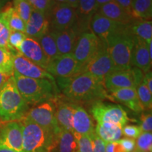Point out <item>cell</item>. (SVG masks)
Here are the masks:
<instances>
[{
	"instance_id": "4316f807",
	"label": "cell",
	"mask_w": 152,
	"mask_h": 152,
	"mask_svg": "<svg viewBox=\"0 0 152 152\" xmlns=\"http://www.w3.org/2000/svg\"><path fill=\"white\" fill-rule=\"evenodd\" d=\"M54 148L57 152H79L77 139L71 131H59L56 135Z\"/></svg>"
},
{
	"instance_id": "816d5d0a",
	"label": "cell",
	"mask_w": 152,
	"mask_h": 152,
	"mask_svg": "<svg viewBox=\"0 0 152 152\" xmlns=\"http://www.w3.org/2000/svg\"><path fill=\"white\" fill-rule=\"evenodd\" d=\"M6 2V0H0V11H1V9L4 7V5L6 4H5Z\"/></svg>"
},
{
	"instance_id": "8fae6325",
	"label": "cell",
	"mask_w": 152,
	"mask_h": 152,
	"mask_svg": "<svg viewBox=\"0 0 152 152\" xmlns=\"http://www.w3.org/2000/svg\"><path fill=\"white\" fill-rule=\"evenodd\" d=\"M102 45L99 38L91 30L85 32L79 35L73 55L84 68L96 54Z\"/></svg>"
},
{
	"instance_id": "74e56055",
	"label": "cell",
	"mask_w": 152,
	"mask_h": 152,
	"mask_svg": "<svg viewBox=\"0 0 152 152\" xmlns=\"http://www.w3.org/2000/svg\"><path fill=\"white\" fill-rule=\"evenodd\" d=\"M123 135L128 138L137 139L142 133V130L139 125H125L122 128Z\"/></svg>"
},
{
	"instance_id": "52a82bcc",
	"label": "cell",
	"mask_w": 152,
	"mask_h": 152,
	"mask_svg": "<svg viewBox=\"0 0 152 152\" xmlns=\"http://www.w3.org/2000/svg\"><path fill=\"white\" fill-rule=\"evenodd\" d=\"M90 112L97 123H113L123 128L129 121L126 111L117 104L96 101L91 106Z\"/></svg>"
},
{
	"instance_id": "f1b7e54d",
	"label": "cell",
	"mask_w": 152,
	"mask_h": 152,
	"mask_svg": "<svg viewBox=\"0 0 152 152\" xmlns=\"http://www.w3.org/2000/svg\"><path fill=\"white\" fill-rule=\"evenodd\" d=\"M132 14L139 20H151L152 17V0H131Z\"/></svg>"
},
{
	"instance_id": "f546056e",
	"label": "cell",
	"mask_w": 152,
	"mask_h": 152,
	"mask_svg": "<svg viewBox=\"0 0 152 152\" xmlns=\"http://www.w3.org/2000/svg\"><path fill=\"white\" fill-rule=\"evenodd\" d=\"M37 42H39L44 53L48 58L49 61L59 56L54 38L49 31L45 35H43Z\"/></svg>"
},
{
	"instance_id": "ba28073f",
	"label": "cell",
	"mask_w": 152,
	"mask_h": 152,
	"mask_svg": "<svg viewBox=\"0 0 152 152\" xmlns=\"http://www.w3.org/2000/svg\"><path fill=\"white\" fill-rule=\"evenodd\" d=\"M47 17L49 22V31H62L75 25V9L68 4H58L52 1Z\"/></svg>"
},
{
	"instance_id": "cb8c5ba5",
	"label": "cell",
	"mask_w": 152,
	"mask_h": 152,
	"mask_svg": "<svg viewBox=\"0 0 152 152\" xmlns=\"http://www.w3.org/2000/svg\"><path fill=\"white\" fill-rule=\"evenodd\" d=\"M110 99L116 101L126 106L135 113L143 111L135 88H123L109 92Z\"/></svg>"
},
{
	"instance_id": "5b68a950",
	"label": "cell",
	"mask_w": 152,
	"mask_h": 152,
	"mask_svg": "<svg viewBox=\"0 0 152 152\" xmlns=\"http://www.w3.org/2000/svg\"><path fill=\"white\" fill-rule=\"evenodd\" d=\"M134 44V35L127 29L111 38L106 44V47L113 60L116 70H126L130 68L131 54Z\"/></svg>"
},
{
	"instance_id": "9c48e42d",
	"label": "cell",
	"mask_w": 152,
	"mask_h": 152,
	"mask_svg": "<svg viewBox=\"0 0 152 152\" xmlns=\"http://www.w3.org/2000/svg\"><path fill=\"white\" fill-rule=\"evenodd\" d=\"M46 71L53 77L68 78L83 72V66L75 59L73 54L59 55L49 61Z\"/></svg>"
},
{
	"instance_id": "4dcf8cb0",
	"label": "cell",
	"mask_w": 152,
	"mask_h": 152,
	"mask_svg": "<svg viewBox=\"0 0 152 152\" xmlns=\"http://www.w3.org/2000/svg\"><path fill=\"white\" fill-rule=\"evenodd\" d=\"M135 90L142 109L151 111L152 107V92L147 88L144 82H142L136 85Z\"/></svg>"
},
{
	"instance_id": "7a4b0ae2",
	"label": "cell",
	"mask_w": 152,
	"mask_h": 152,
	"mask_svg": "<svg viewBox=\"0 0 152 152\" xmlns=\"http://www.w3.org/2000/svg\"><path fill=\"white\" fill-rule=\"evenodd\" d=\"M13 77L19 93L28 105H38L58 96L56 83L47 79L25 77L16 72Z\"/></svg>"
},
{
	"instance_id": "60d3db41",
	"label": "cell",
	"mask_w": 152,
	"mask_h": 152,
	"mask_svg": "<svg viewBox=\"0 0 152 152\" xmlns=\"http://www.w3.org/2000/svg\"><path fill=\"white\" fill-rule=\"evenodd\" d=\"M10 33L11 30L9 29L8 26L4 23L3 27L0 30V47L8 49L9 39Z\"/></svg>"
},
{
	"instance_id": "6da1fadb",
	"label": "cell",
	"mask_w": 152,
	"mask_h": 152,
	"mask_svg": "<svg viewBox=\"0 0 152 152\" xmlns=\"http://www.w3.org/2000/svg\"><path fill=\"white\" fill-rule=\"evenodd\" d=\"M57 83L64 96L75 103L110 99L104 81L88 73H82L68 78L58 77Z\"/></svg>"
},
{
	"instance_id": "8d00e7d4",
	"label": "cell",
	"mask_w": 152,
	"mask_h": 152,
	"mask_svg": "<svg viewBox=\"0 0 152 152\" xmlns=\"http://www.w3.org/2000/svg\"><path fill=\"white\" fill-rule=\"evenodd\" d=\"M27 1L33 10L42 13L47 16L52 3L51 0H27Z\"/></svg>"
},
{
	"instance_id": "ac0fdd59",
	"label": "cell",
	"mask_w": 152,
	"mask_h": 152,
	"mask_svg": "<svg viewBox=\"0 0 152 152\" xmlns=\"http://www.w3.org/2000/svg\"><path fill=\"white\" fill-rule=\"evenodd\" d=\"M56 106V120L59 130L73 132V115L75 102L64 99L57 96L54 99Z\"/></svg>"
},
{
	"instance_id": "11a10c76",
	"label": "cell",
	"mask_w": 152,
	"mask_h": 152,
	"mask_svg": "<svg viewBox=\"0 0 152 152\" xmlns=\"http://www.w3.org/2000/svg\"><path fill=\"white\" fill-rule=\"evenodd\" d=\"M51 1H52V0H51Z\"/></svg>"
},
{
	"instance_id": "9a60e30c",
	"label": "cell",
	"mask_w": 152,
	"mask_h": 152,
	"mask_svg": "<svg viewBox=\"0 0 152 152\" xmlns=\"http://www.w3.org/2000/svg\"><path fill=\"white\" fill-rule=\"evenodd\" d=\"M0 144L17 152H23L22 128L20 123L7 122L0 128Z\"/></svg>"
},
{
	"instance_id": "d6a6232c",
	"label": "cell",
	"mask_w": 152,
	"mask_h": 152,
	"mask_svg": "<svg viewBox=\"0 0 152 152\" xmlns=\"http://www.w3.org/2000/svg\"><path fill=\"white\" fill-rule=\"evenodd\" d=\"M27 36L24 33L20 31L11 30L10 36L9 39V48L8 50L15 55L19 52V49L21 46V44Z\"/></svg>"
},
{
	"instance_id": "1f68e13d",
	"label": "cell",
	"mask_w": 152,
	"mask_h": 152,
	"mask_svg": "<svg viewBox=\"0 0 152 152\" xmlns=\"http://www.w3.org/2000/svg\"><path fill=\"white\" fill-rule=\"evenodd\" d=\"M14 55L7 49L0 47V72L9 76L14 75Z\"/></svg>"
},
{
	"instance_id": "836d02e7",
	"label": "cell",
	"mask_w": 152,
	"mask_h": 152,
	"mask_svg": "<svg viewBox=\"0 0 152 152\" xmlns=\"http://www.w3.org/2000/svg\"><path fill=\"white\" fill-rule=\"evenodd\" d=\"M13 4L15 10L26 23L33 11L31 6L27 0H13Z\"/></svg>"
},
{
	"instance_id": "f907efd6",
	"label": "cell",
	"mask_w": 152,
	"mask_h": 152,
	"mask_svg": "<svg viewBox=\"0 0 152 152\" xmlns=\"http://www.w3.org/2000/svg\"><path fill=\"white\" fill-rule=\"evenodd\" d=\"M52 1H54L55 3H58V4H67V0H52Z\"/></svg>"
},
{
	"instance_id": "603a6c76",
	"label": "cell",
	"mask_w": 152,
	"mask_h": 152,
	"mask_svg": "<svg viewBox=\"0 0 152 152\" xmlns=\"http://www.w3.org/2000/svg\"><path fill=\"white\" fill-rule=\"evenodd\" d=\"M98 13L118 23L128 26L137 19L128 14L115 1H111L99 7Z\"/></svg>"
},
{
	"instance_id": "83f0119b",
	"label": "cell",
	"mask_w": 152,
	"mask_h": 152,
	"mask_svg": "<svg viewBox=\"0 0 152 152\" xmlns=\"http://www.w3.org/2000/svg\"><path fill=\"white\" fill-rule=\"evenodd\" d=\"M132 35L144 39L147 42L152 41V21L151 20H136L129 25Z\"/></svg>"
},
{
	"instance_id": "7bdbcfd3",
	"label": "cell",
	"mask_w": 152,
	"mask_h": 152,
	"mask_svg": "<svg viewBox=\"0 0 152 152\" xmlns=\"http://www.w3.org/2000/svg\"><path fill=\"white\" fill-rule=\"evenodd\" d=\"M106 152H126L118 142H106Z\"/></svg>"
},
{
	"instance_id": "d590c367",
	"label": "cell",
	"mask_w": 152,
	"mask_h": 152,
	"mask_svg": "<svg viewBox=\"0 0 152 152\" xmlns=\"http://www.w3.org/2000/svg\"><path fill=\"white\" fill-rule=\"evenodd\" d=\"M78 144L79 152H93L92 144L90 136L83 135L73 132Z\"/></svg>"
},
{
	"instance_id": "8992f818",
	"label": "cell",
	"mask_w": 152,
	"mask_h": 152,
	"mask_svg": "<svg viewBox=\"0 0 152 152\" xmlns=\"http://www.w3.org/2000/svg\"><path fill=\"white\" fill-rule=\"evenodd\" d=\"M55 114L56 106L54 99L34 106L28 110L25 116L40 126L46 132L56 137L60 130L57 126Z\"/></svg>"
},
{
	"instance_id": "e575fe53",
	"label": "cell",
	"mask_w": 152,
	"mask_h": 152,
	"mask_svg": "<svg viewBox=\"0 0 152 152\" xmlns=\"http://www.w3.org/2000/svg\"><path fill=\"white\" fill-rule=\"evenodd\" d=\"M135 149L144 152H151L152 151V133L142 132L137 138Z\"/></svg>"
},
{
	"instance_id": "5bb4252c",
	"label": "cell",
	"mask_w": 152,
	"mask_h": 152,
	"mask_svg": "<svg viewBox=\"0 0 152 152\" xmlns=\"http://www.w3.org/2000/svg\"><path fill=\"white\" fill-rule=\"evenodd\" d=\"M98 9L96 0H78V4L75 9V22L73 27L80 35L91 30V21Z\"/></svg>"
},
{
	"instance_id": "2e32d148",
	"label": "cell",
	"mask_w": 152,
	"mask_h": 152,
	"mask_svg": "<svg viewBox=\"0 0 152 152\" xmlns=\"http://www.w3.org/2000/svg\"><path fill=\"white\" fill-rule=\"evenodd\" d=\"M108 92L123 88H135V76L132 67L126 70H115L104 80Z\"/></svg>"
},
{
	"instance_id": "bcb514c9",
	"label": "cell",
	"mask_w": 152,
	"mask_h": 152,
	"mask_svg": "<svg viewBox=\"0 0 152 152\" xmlns=\"http://www.w3.org/2000/svg\"><path fill=\"white\" fill-rule=\"evenodd\" d=\"M10 77L11 76L0 72V89L3 87V85L5 84L6 82L8 80Z\"/></svg>"
},
{
	"instance_id": "e0dca14e",
	"label": "cell",
	"mask_w": 152,
	"mask_h": 152,
	"mask_svg": "<svg viewBox=\"0 0 152 152\" xmlns=\"http://www.w3.org/2000/svg\"><path fill=\"white\" fill-rule=\"evenodd\" d=\"M152 58L149 56L148 43L134 36V44L131 54V66L137 68L144 73L151 71Z\"/></svg>"
},
{
	"instance_id": "ab89813d",
	"label": "cell",
	"mask_w": 152,
	"mask_h": 152,
	"mask_svg": "<svg viewBox=\"0 0 152 152\" xmlns=\"http://www.w3.org/2000/svg\"><path fill=\"white\" fill-rule=\"evenodd\" d=\"M142 132H151L152 131V115L151 112L143 113L141 115V124L140 125Z\"/></svg>"
},
{
	"instance_id": "7c38bea8",
	"label": "cell",
	"mask_w": 152,
	"mask_h": 152,
	"mask_svg": "<svg viewBox=\"0 0 152 152\" xmlns=\"http://www.w3.org/2000/svg\"><path fill=\"white\" fill-rule=\"evenodd\" d=\"M115 70L116 68L113 60L106 47L102 44L96 54L85 64L83 73H88L104 81L106 76Z\"/></svg>"
},
{
	"instance_id": "484cf974",
	"label": "cell",
	"mask_w": 152,
	"mask_h": 152,
	"mask_svg": "<svg viewBox=\"0 0 152 152\" xmlns=\"http://www.w3.org/2000/svg\"><path fill=\"white\" fill-rule=\"evenodd\" d=\"M95 133L105 142H118L123 135L122 127L110 123H97Z\"/></svg>"
},
{
	"instance_id": "db71d44e",
	"label": "cell",
	"mask_w": 152,
	"mask_h": 152,
	"mask_svg": "<svg viewBox=\"0 0 152 152\" xmlns=\"http://www.w3.org/2000/svg\"><path fill=\"white\" fill-rule=\"evenodd\" d=\"M132 152H144V151H140V150H138V149H135L134 150V151H133Z\"/></svg>"
},
{
	"instance_id": "d4e9b609",
	"label": "cell",
	"mask_w": 152,
	"mask_h": 152,
	"mask_svg": "<svg viewBox=\"0 0 152 152\" xmlns=\"http://www.w3.org/2000/svg\"><path fill=\"white\" fill-rule=\"evenodd\" d=\"M4 21L8 26L9 29L14 31H20L25 33L26 23L15 10L11 3H7L0 11Z\"/></svg>"
},
{
	"instance_id": "f5cc1de1",
	"label": "cell",
	"mask_w": 152,
	"mask_h": 152,
	"mask_svg": "<svg viewBox=\"0 0 152 152\" xmlns=\"http://www.w3.org/2000/svg\"><path fill=\"white\" fill-rule=\"evenodd\" d=\"M4 24V22L2 16H1V14H0V30H1V28L3 27Z\"/></svg>"
},
{
	"instance_id": "4fadbf2b",
	"label": "cell",
	"mask_w": 152,
	"mask_h": 152,
	"mask_svg": "<svg viewBox=\"0 0 152 152\" xmlns=\"http://www.w3.org/2000/svg\"><path fill=\"white\" fill-rule=\"evenodd\" d=\"M14 71L23 76L30 78L47 79L55 83L54 77L46 70L39 67L23 56L20 52L14 55Z\"/></svg>"
},
{
	"instance_id": "f35d334b",
	"label": "cell",
	"mask_w": 152,
	"mask_h": 152,
	"mask_svg": "<svg viewBox=\"0 0 152 152\" xmlns=\"http://www.w3.org/2000/svg\"><path fill=\"white\" fill-rule=\"evenodd\" d=\"M90 137L92 141L93 152H106V142L102 140L95 132L91 134Z\"/></svg>"
},
{
	"instance_id": "30bf717a",
	"label": "cell",
	"mask_w": 152,
	"mask_h": 152,
	"mask_svg": "<svg viewBox=\"0 0 152 152\" xmlns=\"http://www.w3.org/2000/svg\"><path fill=\"white\" fill-rule=\"evenodd\" d=\"M128 26L113 21L96 12L91 21L90 30L106 46L112 37L126 30Z\"/></svg>"
},
{
	"instance_id": "3957f363",
	"label": "cell",
	"mask_w": 152,
	"mask_h": 152,
	"mask_svg": "<svg viewBox=\"0 0 152 152\" xmlns=\"http://www.w3.org/2000/svg\"><path fill=\"white\" fill-rule=\"evenodd\" d=\"M29 110L28 104L17 89L11 76L0 89V119L4 122L19 121Z\"/></svg>"
},
{
	"instance_id": "7402d4cb",
	"label": "cell",
	"mask_w": 152,
	"mask_h": 152,
	"mask_svg": "<svg viewBox=\"0 0 152 152\" xmlns=\"http://www.w3.org/2000/svg\"><path fill=\"white\" fill-rule=\"evenodd\" d=\"M52 34L59 55L73 54L80 34L74 27L62 31H49Z\"/></svg>"
},
{
	"instance_id": "c3c4849f",
	"label": "cell",
	"mask_w": 152,
	"mask_h": 152,
	"mask_svg": "<svg viewBox=\"0 0 152 152\" xmlns=\"http://www.w3.org/2000/svg\"><path fill=\"white\" fill-rule=\"evenodd\" d=\"M0 152H17V151L9 149V148L6 147L4 146L1 145V144H0Z\"/></svg>"
},
{
	"instance_id": "44dd1931",
	"label": "cell",
	"mask_w": 152,
	"mask_h": 152,
	"mask_svg": "<svg viewBox=\"0 0 152 152\" xmlns=\"http://www.w3.org/2000/svg\"><path fill=\"white\" fill-rule=\"evenodd\" d=\"M73 132L76 134L90 136L95 132L92 118L83 106L75 104L73 115Z\"/></svg>"
},
{
	"instance_id": "d6986e66",
	"label": "cell",
	"mask_w": 152,
	"mask_h": 152,
	"mask_svg": "<svg viewBox=\"0 0 152 152\" xmlns=\"http://www.w3.org/2000/svg\"><path fill=\"white\" fill-rule=\"evenodd\" d=\"M19 52L43 69L46 70L48 66L49 60L44 53L39 42L35 39L26 37L21 44Z\"/></svg>"
},
{
	"instance_id": "681fc988",
	"label": "cell",
	"mask_w": 152,
	"mask_h": 152,
	"mask_svg": "<svg viewBox=\"0 0 152 152\" xmlns=\"http://www.w3.org/2000/svg\"><path fill=\"white\" fill-rule=\"evenodd\" d=\"M113 1V0H96V4H97L98 5V7H101V6L104 4L110 2V1Z\"/></svg>"
},
{
	"instance_id": "ffe728a7",
	"label": "cell",
	"mask_w": 152,
	"mask_h": 152,
	"mask_svg": "<svg viewBox=\"0 0 152 152\" xmlns=\"http://www.w3.org/2000/svg\"><path fill=\"white\" fill-rule=\"evenodd\" d=\"M49 31V22L46 15L33 9L29 20L26 23V35L38 41Z\"/></svg>"
},
{
	"instance_id": "ee69618b",
	"label": "cell",
	"mask_w": 152,
	"mask_h": 152,
	"mask_svg": "<svg viewBox=\"0 0 152 152\" xmlns=\"http://www.w3.org/2000/svg\"><path fill=\"white\" fill-rule=\"evenodd\" d=\"M113 1L118 4L125 11H126L128 14L132 16V8H131V0H113Z\"/></svg>"
},
{
	"instance_id": "b9f144b4",
	"label": "cell",
	"mask_w": 152,
	"mask_h": 152,
	"mask_svg": "<svg viewBox=\"0 0 152 152\" xmlns=\"http://www.w3.org/2000/svg\"><path fill=\"white\" fill-rule=\"evenodd\" d=\"M118 142L121 144V145L122 146L123 148L126 152H132L135 149L136 143L135 140L134 139L125 137L121 139Z\"/></svg>"
},
{
	"instance_id": "7dc6e473",
	"label": "cell",
	"mask_w": 152,
	"mask_h": 152,
	"mask_svg": "<svg viewBox=\"0 0 152 152\" xmlns=\"http://www.w3.org/2000/svg\"><path fill=\"white\" fill-rule=\"evenodd\" d=\"M67 4L74 9H76L78 4V0H67Z\"/></svg>"
},
{
	"instance_id": "f6af8a7d",
	"label": "cell",
	"mask_w": 152,
	"mask_h": 152,
	"mask_svg": "<svg viewBox=\"0 0 152 152\" xmlns=\"http://www.w3.org/2000/svg\"><path fill=\"white\" fill-rule=\"evenodd\" d=\"M144 82L150 92H152V72L150 71L144 75Z\"/></svg>"
},
{
	"instance_id": "277c9868",
	"label": "cell",
	"mask_w": 152,
	"mask_h": 152,
	"mask_svg": "<svg viewBox=\"0 0 152 152\" xmlns=\"http://www.w3.org/2000/svg\"><path fill=\"white\" fill-rule=\"evenodd\" d=\"M19 123L22 128L23 152H51L54 149L56 136L46 132L26 116L19 120Z\"/></svg>"
}]
</instances>
